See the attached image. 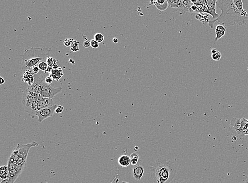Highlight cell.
<instances>
[{
    "mask_svg": "<svg viewBox=\"0 0 248 183\" xmlns=\"http://www.w3.org/2000/svg\"><path fill=\"white\" fill-rule=\"evenodd\" d=\"M216 7L221 10L222 13L216 19L209 21V25L211 28H213L215 22L229 27L246 24V21L248 20V13L240 11L235 7L233 0H218Z\"/></svg>",
    "mask_w": 248,
    "mask_h": 183,
    "instance_id": "obj_1",
    "label": "cell"
},
{
    "mask_svg": "<svg viewBox=\"0 0 248 183\" xmlns=\"http://www.w3.org/2000/svg\"><path fill=\"white\" fill-rule=\"evenodd\" d=\"M150 176L154 183H170L175 178L177 167L171 160L158 159L149 165Z\"/></svg>",
    "mask_w": 248,
    "mask_h": 183,
    "instance_id": "obj_2",
    "label": "cell"
},
{
    "mask_svg": "<svg viewBox=\"0 0 248 183\" xmlns=\"http://www.w3.org/2000/svg\"><path fill=\"white\" fill-rule=\"evenodd\" d=\"M51 51V48L48 47H32L30 49L24 50V54L21 56L22 59L21 71H31L42 61L47 60Z\"/></svg>",
    "mask_w": 248,
    "mask_h": 183,
    "instance_id": "obj_3",
    "label": "cell"
},
{
    "mask_svg": "<svg viewBox=\"0 0 248 183\" xmlns=\"http://www.w3.org/2000/svg\"><path fill=\"white\" fill-rule=\"evenodd\" d=\"M34 93L29 87L26 88L24 91L22 97V103L24 104L25 112L29 114L36 115L38 110V98L39 95Z\"/></svg>",
    "mask_w": 248,
    "mask_h": 183,
    "instance_id": "obj_4",
    "label": "cell"
},
{
    "mask_svg": "<svg viewBox=\"0 0 248 183\" xmlns=\"http://www.w3.org/2000/svg\"><path fill=\"white\" fill-rule=\"evenodd\" d=\"M39 146V144L36 142H33L31 143H29L26 144H18L17 148L19 150V155L20 157L17 160V163L20 164H26L27 158L28 157L29 151L30 150L31 148Z\"/></svg>",
    "mask_w": 248,
    "mask_h": 183,
    "instance_id": "obj_5",
    "label": "cell"
},
{
    "mask_svg": "<svg viewBox=\"0 0 248 183\" xmlns=\"http://www.w3.org/2000/svg\"><path fill=\"white\" fill-rule=\"evenodd\" d=\"M243 124L242 118H233L231 121L229 130L234 136L241 138L244 137L242 132Z\"/></svg>",
    "mask_w": 248,
    "mask_h": 183,
    "instance_id": "obj_6",
    "label": "cell"
},
{
    "mask_svg": "<svg viewBox=\"0 0 248 183\" xmlns=\"http://www.w3.org/2000/svg\"><path fill=\"white\" fill-rule=\"evenodd\" d=\"M61 90L62 88L61 87L55 88L50 85L49 84L45 83L41 90L40 94L43 97L53 99L55 96L61 93Z\"/></svg>",
    "mask_w": 248,
    "mask_h": 183,
    "instance_id": "obj_7",
    "label": "cell"
},
{
    "mask_svg": "<svg viewBox=\"0 0 248 183\" xmlns=\"http://www.w3.org/2000/svg\"><path fill=\"white\" fill-rule=\"evenodd\" d=\"M57 106H58L57 104H55L52 106L44 108L41 110L38 111L36 115H37L38 117L39 122L41 123L46 118L53 116Z\"/></svg>",
    "mask_w": 248,
    "mask_h": 183,
    "instance_id": "obj_8",
    "label": "cell"
},
{
    "mask_svg": "<svg viewBox=\"0 0 248 183\" xmlns=\"http://www.w3.org/2000/svg\"><path fill=\"white\" fill-rule=\"evenodd\" d=\"M218 0H203V3L207 9V13L211 15L214 20L218 17L219 15L216 12V7Z\"/></svg>",
    "mask_w": 248,
    "mask_h": 183,
    "instance_id": "obj_9",
    "label": "cell"
},
{
    "mask_svg": "<svg viewBox=\"0 0 248 183\" xmlns=\"http://www.w3.org/2000/svg\"><path fill=\"white\" fill-rule=\"evenodd\" d=\"M34 76L35 78V82L32 85L29 86V88L34 93H36L37 94H40L42 86L45 82V80H43L39 76L37 75Z\"/></svg>",
    "mask_w": 248,
    "mask_h": 183,
    "instance_id": "obj_10",
    "label": "cell"
},
{
    "mask_svg": "<svg viewBox=\"0 0 248 183\" xmlns=\"http://www.w3.org/2000/svg\"><path fill=\"white\" fill-rule=\"evenodd\" d=\"M169 6L171 8H176L179 11H181L183 13H185L186 12L189 11V9L186 7L184 3L183 0H167Z\"/></svg>",
    "mask_w": 248,
    "mask_h": 183,
    "instance_id": "obj_11",
    "label": "cell"
},
{
    "mask_svg": "<svg viewBox=\"0 0 248 183\" xmlns=\"http://www.w3.org/2000/svg\"><path fill=\"white\" fill-rule=\"evenodd\" d=\"M55 105L54 103V102L52 101V99H49V98H45V97H42V99H40V101L38 102V105H37V110L38 111L41 110L44 108H48V107H50L52 106Z\"/></svg>",
    "mask_w": 248,
    "mask_h": 183,
    "instance_id": "obj_12",
    "label": "cell"
},
{
    "mask_svg": "<svg viewBox=\"0 0 248 183\" xmlns=\"http://www.w3.org/2000/svg\"><path fill=\"white\" fill-rule=\"evenodd\" d=\"M145 172L144 168L141 165L135 166L132 170V176L137 181H139L142 178Z\"/></svg>",
    "mask_w": 248,
    "mask_h": 183,
    "instance_id": "obj_13",
    "label": "cell"
},
{
    "mask_svg": "<svg viewBox=\"0 0 248 183\" xmlns=\"http://www.w3.org/2000/svg\"><path fill=\"white\" fill-rule=\"evenodd\" d=\"M21 172H17L16 169L14 170H9V176L8 178L1 181V183H14L21 174Z\"/></svg>",
    "mask_w": 248,
    "mask_h": 183,
    "instance_id": "obj_14",
    "label": "cell"
},
{
    "mask_svg": "<svg viewBox=\"0 0 248 183\" xmlns=\"http://www.w3.org/2000/svg\"><path fill=\"white\" fill-rule=\"evenodd\" d=\"M35 76L31 73L30 71H24V75L22 76V81L28 84L29 86L32 85L35 82Z\"/></svg>",
    "mask_w": 248,
    "mask_h": 183,
    "instance_id": "obj_15",
    "label": "cell"
},
{
    "mask_svg": "<svg viewBox=\"0 0 248 183\" xmlns=\"http://www.w3.org/2000/svg\"><path fill=\"white\" fill-rule=\"evenodd\" d=\"M226 28L222 24H218L215 29L216 37L215 41H217L224 36Z\"/></svg>",
    "mask_w": 248,
    "mask_h": 183,
    "instance_id": "obj_16",
    "label": "cell"
},
{
    "mask_svg": "<svg viewBox=\"0 0 248 183\" xmlns=\"http://www.w3.org/2000/svg\"><path fill=\"white\" fill-rule=\"evenodd\" d=\"M157 9L161 11H165L168 7L169 5L167 0H155L154 2Z\"/></svg>",
    "mask_w": 248,
    "mask_h": 183,
    "instance_id": "obj_17",
    "label": "cell"
},
{
    "mask_svg": "<svg viewBox=\"0 0 248 183\" xmlns=\"http://www.w3.org/2000/svg\"><path fill=\"white\" fill-rule=\"evenodd\" d=\"M118 164L123 167H126L131 164L130 157L128 156L123 155L120 156L118 159Z\"/></svg>",
    "mask_w": 248,
    "mask_h": 183,
    "instance_id": "obj_18",
    "label": "cell"
},
{
    "mask_svg": "<svg viewBox=\"0 0 248 183\" xmlns=\"http://www.w3.org/2000/svg\"><path fill=\"white\" fill-rule=\"evenodd\" d=\"M9 170L8 165H5L0 168V178L2 180H5L9 178Z\"/></svg>",
    "mask_w": 248,
    "mask_h": 183,
    "instance_id": "obj_19",
    "label": "cell"
},
{
    "mask_svg": "<svg viewBox=\"0 0 248 183\" xmlns=\"http://www.w3.org/2000/svg\"><path fill=\"white\" fill-rule=\"evenodd\" d=\"M63 71L61 68H59L58 69H55L52 71L50 74V75L52 76L54 80H60L62 76H63Z\"/></svg>",
    "mask_w": 248,
    "mask_h": 183,
    "instance_id": "obj_20",
    "label": "cell"
},
{
    "mask_svg": "<svg viewBox=\"0 0 248 183\" xmlns=\"http://www.w3.org/2000/svg\"><path fill=\"white\" fill-rule=\"evenodd\" d=\"M212 58L214 61H219L222 57V54L220 52L218 51L215 48L211 49Z\"/></svg>",
    "mask_w": 248,
    "mask_h": 183,
    "instance_id": "obj_21",
    "label": "cell"
},
{
    "mask_svg": "<svg viewBox=\"0 0 248 183\" xmlns=\"http://www.w3.org/2000/svg\"><path fill=\"white\" fill-rule=\"evenodd\" d=\"M131 160V164L132 166H136L139 160V155L138 153H134L131 154L130 156Z\"/></svg>",
    "mask_w": 248,
    "mask_h": 183,
    "instance_id": "obj_22",
    "label": "cell"
},
{
    "mask_svg": "<svg viewBox=\"0 0 248 183\" xmlns=\"http://www.w3.org/2000/svg\"><path fill=\"white\" fill-rule=\"evenodd\" d=\"M233 2L235 5V7L237 8V9L241 11V12L244 13L246 12V10H244L243 5V3L242 0H233Z\"/></svg>",
    "mask_w": 248,
    "mask_h": 183,
    "instance_id": "obj_23",
    "label": "cell"
},
{
    "mask_svg": "<svg viewBox=\"0 0 248 183\" xmlns=\"http://www.w3.org/2000/svg\"><path fill=\"white\" fill-rule=\"evenodd\" d=\"M242 124H243V129L242 132L244 136L248 135V120L245 118H242Z\"/></svg>",
    "mask_w": 248,
    "mask_h": 183,
    "instance_id": "obj_24",
    "label": "cell"
},
{
    "mask_svg": "<svg viewBox=\"0 0 248 183\" xmlns=\"http://www.w3.org/2000/svg\"><path fill=\"white\" fill-rule=\"evenodd\" d=\"M46 62H47L48 65L49 67H52L54 66V65H56V64L58 63V61L56 59H55V58L48 57L47 58Z\"/></svg>",
    "mask_w": 248,
    "mask_h": 183,
    "instance_id": "obj_25",
    "label": "cell"
},
{
    "mask_svg": "<svg viewBox=\"0 0 248 183\" xmlns=\"http://www.w3.org/2000/svg\"><path fill=\"white\" fill-rule=\"evenodd\" d=\"M37 66L39 67V69H40V70H41V71H45V72L47 71V69L49 67L47 63L46 62V60L42 61L40 63H39Z\"/></svg>",
    "mask_w": 248,
    "mask_h": 183,
    "instance_id": "obj_26",
    "label": "cell"
},
{
    "mask_svg": "<svg viewBox=\"0 0 248 183\" xmlns=\"http://www.w3.org/2000/svg\"><path fill=\"white\" fill-rule=\"evenodd\" d=\"M94 39L96 41H97L98 43H102L104 40V37L103 35L101 33H97L94 36Z\"/></svg>",
    "mask_w": 248,
    "mask_h": 183,
    "instance_id": "obj_27",
    "label": "cell"
},
{
    "mask_svg": "<svg viewBox=\"0 0 248 183\" xmlns=\"http://www.w3.org/2000/svg\"><path fill=\"white\" fill-rule=\"evenodd\" d=\"M79 42L76 41V40H74L73 43H72L71 46V51L74 52H77L80 49L79 48Z\"/></svg>",
    "mask_w": 248,
    "mask_h": 183,
    "instance_id": "obj_28",
    "label": "cell"
},
{
    "mask_svg": "<svg viewBox=\"0 0 248 183\" xmlns=\"http://www.w3.org/2000/svg\"><path fill=\"white\" fill-rule=\"evenodd\" d=\"M91 41V46L94 49H97L99 47V43L96 41L95 39H92L90 40Z\"/></svg>",
    "mask_w": 248,
    "mask_h": 183,
    "instance_id": "obj_29",
    "label": "cell"
},
{
    "mask_svg": "<svg viewBox=\"0 0 248 183\" xmlns=\"http://www.w3.org/2000/svg\"><path fill=\"white\" fill-rule=\"evenodd\" d=\"M74 41V40L73 39H66L64 42V43L66 47L71 46L72 43H73Z\"/></svg>",
    "mask_w": 248,
    "mask_h": 183,
    "instance_id": "obj_30",
    "label": "cell"
},
{
    "mask_svg": "<svg viewBox=\"0 0 248 183\" xmlns=\"http://www.w3.org/2000/svg\"><path fill=\"white\" fill-rule=\"evenodd\" d=\"M39 70H40V69H39V67L37 66L33 67V68L31 69L30 71L33 75H37V74L39 73Z\"/></svg>",
    "mask_w": 248,
    "mask_h": 183,
    "instance_id": "obj_31",
    "label": "cell"
},
{
    "mask_svg": "<svg viewBox=\"0 0 248 183\" xmlns=\"http://www.w3.org/2000/svg\"><path fill=\"white\" fill-rule=\"evenodd\" d=\"M64 109V108L63 106H58L56 109V110H55V113L57 114L61 113L63 112Z\"/></svg>",
    "mask_w": 248,
    "mask_h": 183,
    "instance_id": "obj_32",
    "label": "cell"
},
{
    "mask_svg": "<svg viewBox=\"0 0 248 183\" xmlns=\"http://www.w3.org/2000/svg\"><path fill=\"white\" fill-rule=\"evenodd\" d=\"M53 80H54L53 78H52V76L50 75L49 76H48V77L46 78V79L45 80V82L47 84H50L52 83V81H53Z\"/></svg>",
    "mask_w": 248,
    "mask_h": 183,
    "instance_id": "obj_33",
    "label": "cell"
},
{
    "mask_svg": "<svg viewBox=\"0 0 248 183\" xmlns=\"http://www.w3.org/2000/svg\"><path fill=\"white\" fill-rule=\"evenodd\" d=\"M83 46L85 48H89L91 46V41H89L86 39L85 41L83 43Z\"/></svg>",
    "mask_w": 248,
    "mask_h": 183,
    "instance_id": "obj_34",
    "label": "cell"
},
{
    "mask_svg": "<svg viewBox=\"0 0 248 183\" xmlns=\"http://www.w3.org/2000/svg\"><path fill=\"white\" fill-rule=\"evenodd\" d=\"M5 83V79H3V78L2 77H0V84H4Z\"/></svg>",
    "mask_w": 248,
    "mask_h": 183,
    "instance_id": "obj_35",
    "label": "cell"
},
{
    "mask_svg": "<svg viewBox=\"0 0 248 183\" xmlns=\"http://www.w3.org/2000/svg\"><path fill=\"white\" fill-rule=\"evenodd\" d=\"M113 42L115 43H117L119 42V40L117 38H115L113 39Z\"/></svg>",
    "mask_w": 248,
    "mask_h": 183,
    "instance_id": "obj_36",
    "label": "cell"
},
{
    "mask_svg": "<svg viewBox=\"0 0 248 183\" xmlns=\"http://www.w3.org/2000/svg\"><path fill=\"white\" fill-rule=\"evenodd\" d=\"M59 68V67L58 65L57 64H56V65H54V66L52 67V69H53V70H55V69H58Z\"/></svg>",
    "mask_w": 248,
    "mask_h": 183,
    "instance_id": "obj_37",
    "label": "cell"
},
{
    "mask_svg": "<svg viewBox=\"0 0 248 183\" xmlns=\"http://www.w3.org/2000/svg\"><path fill=\"white\" fill-rule=\"evenodd\" d=\"M244 183H248V177L246 179V180H245Z\"/></svg>",
    "mask_w": 248,
    "mask_h": 183,
    "instance_id": "obj_38",
    "label": "cell"
},
{
    "mask_svg": "<svg viewBox=\"0 0 248 183\" xmlns=\"http://www.w3.org/2000/svg\"><path fill=\"white\" fill-rule=\"evenodd\" d=\"M127 183V181H122V183Z\"/></svg>",
    "mask_w": 248,
    "mask_h": 183,
    "instance_id": "obj_39",
    "label": "cell"
}]
</instances>
